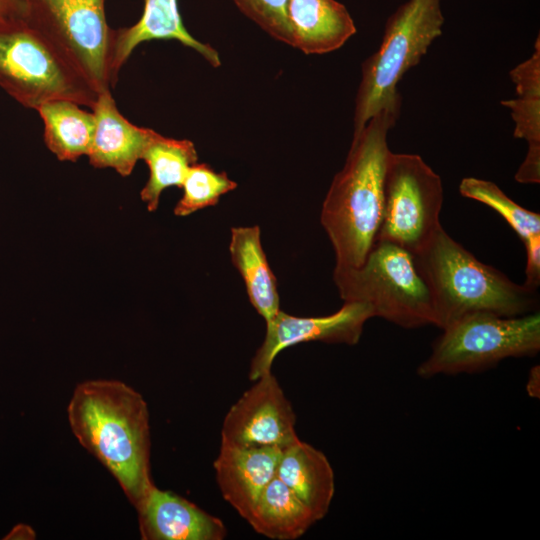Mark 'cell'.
I'll return each mask as SVG.
<instances>
[{
  "mask_svg": "<svg viewBox=\"0 0 540 540\" xmlns=\"http://www.w3.org/2000/svg\"><path fill=\"white\" fill-rule=\"evenodd\" d=\"M67 412L80 444L114 476L136 508L154 486L149 412L142 395L120 381H86L74 390Z\"/></svg>",
  "mask_w": 540,
  "mask_h": 540,
  "instance_id": "1",
  "label": "cell"
},
{
  "mask_svg": "<svg viewBox=\"0 0 540 540\" xmlns=\"http://www.w3.org/2000/svg\"><path fill=\"white\" fill-rule=\"evenodd\" d=\"M400 112L401 104L386 107L353 134L345 164L325 196L320 222L332 244L335 266H360L376 242L390 152L387 136Z\"/></svg>",
  "mask_w": 540,
  "mask_h": 540,
  "instance_id": "2",
  "label": "cell"
},
{
  "mask_svg": "<svg viewBox=\"0 0 540 540\" xmlns=\"http://www.w3.org/2000/svg\"><path fill=\"white\" fill-rule=\"evenodd\" d=\"M427 284L440 329L476 312L514 317L538 310L537 290L478 260L442 227L413 255Z\"/></svg>",
  "mask_w": 540,
  "mask_h": 540,
  "instance_id": "3",
  "label": "cell"
},
{
  "mask_svg": "<svg viewBox=\"0 0 540 540\" xmlns=\"http://www.w3.org/2000/svg\"><path fill=\"white\" fill-rule=\"evenodd\" d=\"M0 87L35 110L53 100L92 109L99 96L65 53L22 14L0 19Z\"/></svg>",
  "mask_w": 540,
  "mask_h": 540,
  "instance_id": "4",
  "label": "cell"
},
{
  "mask_svg": "<svg viewBox=\"0 0 540 540\" xmlns=\"http://www.w3.org/2000/svg\"><path fill=\"white\" fill-rule=\"evenodd\" d=\"M441 0H408L388 18L379 48L362 64L353 134L382 109L401 104L397 84L442 34Z\"/></svg>",
  "mask_w": 540,
  "mask_h": 540,
  "instance_id": "5",
  "label": "cell"
},
{
  "mask_svg": "<svg viewBox=\"0 0 540 540\" xmlns=\"http://www.w3.org/2000/svg\"><path fill=\"white\" fill-rule=\"evenodd\" d=\"M333 280L344 302L369 304L375 317L405 329L435 325L432 296L413 254L376 241L358 267H334Z\"/></svg>",
  "mask_w": 540,
  "mask_h": 540,
  "instance_id": "6",
  "label": "cell"
},
{
  "mask_svg": "<svg viewBox=\"0 0 540 540\" xmlns=\"http://www.w3.org/2000/svg\"><path fill=\"white\" fill-rule=\"evenodd\" d=\"M441 330L430 355L417 368L421 378L481 372L507 358L531 357L540 351L538 310L514 317L471 313Z\"/></svg>",
  "mask_w": 540,
  "mask_h": 540,
  "instance_id": "7",
  "label": "cell"
},
{
  "mask_svg": "<svg viewBox=\"0 0 540 540\" xmlns=\"http://www.w3.org/2000/svg\"><path fill=\"white\" fill-rule=\"evenodd\" d=\"M442 204L440 176L419 155L390 151L376 241L390 242L416 254L441 226Z\"/></svg>",
  "mask_w": 540,
  "mask_h": 540,
  "instance_id": "8",
  "label": "cell"
},
{
  "mask_svg": "<svg viewBox=\"0 0 540 540\" xmlns=\"http://www.w3.org/2000/svg\"><path fill=\"white\" fill-rule=\"evenodd\" d=\"M105 0H23L22 16L44 33L101 93L115 83Z\"/></svg>",
  "mask_w": 540,
  "mask_h": 540,
  "instance_id": "9",
  "label": "cell"
},
{
  "mask_svg": "<svg viewBox=\"0 0 540 540\" xmlns=\"http://www.w3.org/2000/svg\"><path fill=\"white\" fill-rule=\"evenodd\" d=\"M254 382L226 413L221 443L285 450L300 440L292 405L271 371Z\"/></svg>",
  "mask_w": 540,
  "mask_h": 540,
  "instance_id": "10",
  "label": "cell"
},
{
  "mask_svg": "<svg viewBox=\"0 0 540 540\" xmlns=\"http://www.w3.org/2000/svg\"><path fill=\"white\" fill-rule=\"evenodd\" d=\"M373 317L372 307L363 302H344L335 313L320 317H298L280 310L266 323L265 338L250 364L249 379L254 381L270 372L276 356L290 346L313 341L355 345L365 323Z\"/></svg>",
  "mask_w": 540,
  "mask_h": 540,
  "instance_id": "11",
  "label": "cell"
},
{
  "mask_svg": "<svg viewBox=\"0 0 540 540\" xmlns=\"http://www.w3.org/2000/svg\"><path fill=\"white\" fill-rule=\"evenodd\" d=\"M145 540H223V521L189 500L155 485L136 507Z\"/></svg>",
  "mask_w": 540,
  "mask_h": 540,
  "instance_id": "12",
  "label": "cell"
},
{
  "mask_svg": "<svg viewBox=\"0 0 540 540\" xmlns=\"http://www.w3.org/2000/svg\"><path fill=\"white\" fill-rule=\"evenodd\" d=\"M283 450L245 448L221 443L213 463L222 497L247 519L259 496L276 476Z\"/></svg>",
  "mask_w": 540,
  "mask_h": 540,
  "instance_id": "13",
  "label": "cell"
},
{
  "mask_svg": "<svg viewBox=\"0 0 540 540\" xmlns=\"http://www.w3.org/2000/svg\"><path fill=\"white\" fill-rule=\"evenodd\" d=\"M96 127L88 158L96 168H112L129 176L157 132L128 121L110 92L99 93L92 108Z\"/></svg>",
  "mask_w": 540,
  "mask_h": 540,
  "instance_id": "14",
  "label": "cell"
},
{
  "mask_svg": "<svg viewBox=\"0 0 540 540\" xmlns=\"http://www.w3.org/2000/svg\"><path fill=\"white\" fill-rule=\"evenodd\" d=\"M151 40H177L194 49L213 67L221 65L217 51L195 39L185 29L177 0H145L143 14L137 23L112 31L111 73L114 83L133 50L139 44Z\"/></svg>",
  "mask_w": 540,
  "mask_h": 540,
  "instance_id": "15",
  "label": "cell"
},
{
  "mask_svg": "<svg viewBox=\"0 0 540 540\" xmlns=\"http://www.w3.org/2000/svg\"><path fill=\"white\" fill-rule=\"evenodd\" d=\"M292 46L305 54H325L342 47L356 33L346 7L336 0H288Z\"/></svg>",
  "mask_w": 540,
  "mask_h": 540,
  "instance_id": "16",
  "label": "cell"
},
{
  "mask_svg": "<svg viewBox=\"0 0 540 540\" xmlns=\"http://www.w3.org/2000/svg\"><path fill=\"white\" fill-rule=\"evenodd\" d=\"M276 476L307 506L316 521L326 516L335 493V476L322 451L299 440L283 450Z\"/></svg>",
  "mask_w": 540,
  "mask_h": 540,
  "instance_id": "17",
  "label": "cell"
},
{
  "mask_svg": "<svg viewBox=\"0 0 540 540\" xmlns=\"http://www.w3.org/2000/svg\"><path fill=\"white\" fill-rule=\"evenodd\" d=\"M517 98L501 104L511 111L515 123L514 137L528 144L526 157L517 170L526 181L540 177V42L539 37L529 59L510 71Z\"/></svg>",
  "mask_w": 540,
  "mask_h": 540,
  "instance_id": "18",
  "label": "cell"
},
{
  "mask_svg": "<svg viewBox=\"0 0 540 540\" xmlns=\"http://www.w3.org/2000/svg\"><path fill=\"white\" fill-rule=\"evenodd\" d=\"M230 258L240 273L251 305L268 323L280 309L277 280L261 243L258 225L232 227Z\"/></svg>",
  "mask_w": 540,
  "mask_h": 540,
  "instance_id": "19",
  "label": "cell"
},
{
  "mask_svg": "<svg viewBox=\"0 0 540 540\" xmlns=\"http://www.w3.org/2000/svg\"><path fill=\"white\" fill-rule=\"evenodd\" d=\"M246 521L258 534L274 540H295L317 522L277 476L265 487Z\"/></svg>",
  "mask_w": 540,
  "mask_h": 540,
  "instance_id": "20",
  "label": "cell"
},
{
  "mask_svg": "<svg viewBox=\"0 0 540 540\" xmlns=\"http://www.w3.org/2000/svg\"><path fill=\"white\" fill-rule=\"evenodd\" d=\"M44 126V142L61 161H77L88 156L96 121L93 112L69 100H53L37 109Z\"/></svg>",
  "mask_w": 540,
  "mask_h": 540,
  "instance_id": "21",
  "label": "cell"
},
{
  "mask_svg": "<svg viewBox=\"0 0 540 540\" xmlns=\"http://www.w3.org/2000/svg\"><path fill=\"white\" fill-rule=\"evenodd\" d=\"M142 159L148 166L149 177L140 198L147 210L154 212L165 189L171 186L181 188L189 168L197 163L198 154L192 141L157 133L145 149Z\"/></svg>",
  "mask_w": 540,
  "mask_h": 540,
  "instance_id": "22",
  "label": "cell"
},
{
  "mask_svg": "<svg viewBox=\"0 0 540 540\" xmlns=\"http://www.w3.org/2000/svg\"><path fill=\"white\" fill-rule=\"evenodd\" d=\"M462 196L492 208L510 225L522 242L540 235L539 213L527 210L507 196L495 183L475 177L463 178L459 185Z\"/></svg>",
  "mask_w": 540,
  "mask_h": 540,
  "instance_id": "23",
  "label": "cell"
},
{
  "mask_svg": "<svg viewBox=\"0 0 540 540\" xmlns=\"http://www.w3.org/2000/svg\"><path fill=\"white\" fill-rule=\"evenodd\" d=\"M237 183L225 172H216L208 164H193L181 185L182 197L174 207L179 217L191 215L201 209L215 206L221 196L235 190Z\"/></svg>",
  "mask_w": 540,
  "mask_h": 540,
  "instance_id": "24",
  "label": "cell"
},
{
  "mask_svg": "<svg viewBox=\"0 0 540 540\" xmlns=\"http://www.w3.org/2000/svg\"><path fill=\"white\" fill-rule=\"evenodd\" d=\"M248 18L270 36L292 46V33L287 15L288 0H233Z\"/></svg>",
  "mask_w": 540,
  "mask_h": 540,
  "instance_id": "25",
  "label": "cell"
},
{
  "mask_svg": "<svg viewBox=\"0 0 540 540\" xmlns=\"http://www.w3.org/2000/svg\"><path fill=\"white\" fill-rule=\"evenodd\" d=\"M526 250V268L524 285L537 290L540 285V235L524 242Z\"/></svg>",
  "mask_w": 540,
  "mask_h": 540,
  "instance_id": "26",
  "label": "cell"
},
{
  "mask_svg": "<svg viewBox=\"0 0 540 540\" xmlns=\"http://www.w3.org/2000/svg\"><path fill=\"white\" fill-rule=\"evenodd\" d=\"M23 0H0V19L21 14Z\"/></svg>",
  "mask_w": 540,
  "mask_h": 540,
  "instance_id": "27",
  "label": "cell"
},
{
  "mask_svg": "<svg viewBox=\"0 0 540 540\" xmlns=\"http://www.w3.org/2000/svg\"><path fill=\"white\" fill-rule=\"evenodd\" d=\"M540 367L537 365L533 367L529 373L527 381V392L532 397L539 398L540 392Z\"/></svg>",
  "mask_w": 540,
  "mask_h": 540,
  "instance_id": "28",
  "label": "cell"
},
{
  "mask_svg": "<svg viewBox=\"0 0 540 540\" xmlns=\"http://www.w3.org/2000/svg\"><path fill=\"white\" fill-rule=\"evenodd\" d=\"M34 538V532L32 529L25 525H18L8 534L6 539H32Z\"/></svg>",
  "mask_w": 540,
  "mask_h": 540,
  "instance_id": "29",
  "label": "cell"
}]
</instances>
